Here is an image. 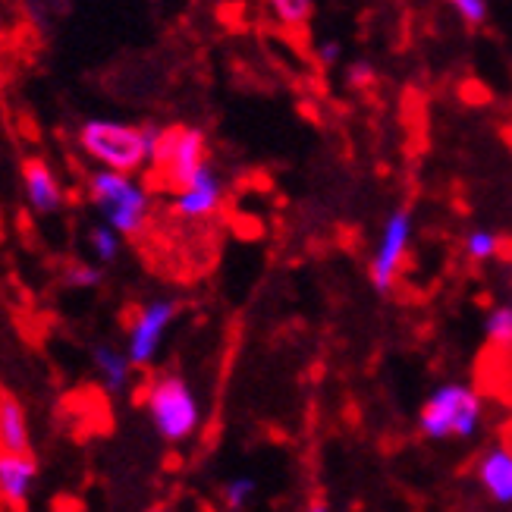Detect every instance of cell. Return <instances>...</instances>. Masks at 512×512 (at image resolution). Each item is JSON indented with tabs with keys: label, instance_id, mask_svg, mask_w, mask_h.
<instances>
[{
	"label": "cell",
	"instance_id": "cell-5",
	"mask_svg": "<svg viewBox=\"0 0 512 512\" xmlns=\"http://www.w3.org/2000/svg\"><path fill=\"white\" fill-rule=\"evenodd\" d=\"M208 164H211V151H208L205 132L198 126L176 123V126L161 129L148 173H151L154 186H161L164 192L176 195L180 189H186Z\"/></svg>",
	"mask_w": 512,
	"mask_h": 512
},
{
	"label": "cell",
	"instance_id": "cell-18",
	"mask_svg": "<svg viewBox=\"0 0 512 512\" xmlns=\"http://www.w3.org/2000/svg\"><path fill=\"white\" fill-rule=\"evenodd\" d=\"M104 271L98 261H73L63 267V286L66 289H98Z\"/></svg>",
	"mask_w": 512,
	"mask_h": 512
},
{
	"label": "cell",
	"instance_id": "cell-16",
	"mask_svg": "<svg viewBox=\"0 0 512 512\" xmlns=\"http://www.w3.org/2000/svg\"><path fill=\"white\" fill-rule=\"evenodd\" d=\"M484 337L491 340L494 349H503L512 355V302L494 305L484 318Z\"/></svg>",
	"mask_w": 512,
	"mask_h": 512
},
{
	"label": "cell",
	"instance_id": "cell-13",
	"mask_svg": "<svg viewBox=\"0 0 512 512\" xmlns=\"http://www.w3.org/2000/svg\"><path fill=\"white\" fill-rule=\"evenodd\" d=\"M92 365H95V374L98 381L107 393H123L129 390L132 384V359L126 355V349L120 346H110V343H98L92 349Z\"/></svg>",
	"mask_w": 512,
	"mask_h": 512
},
{
	"label": "cell",
	"instance_id": "cell-14",
	"mask_svg": "<svg viewBox=\"0 0 512 512\" xmlns=\"http://www.w3.org/2000/svg\"><path fill=\"white\" fill-rule=\"evenodd\" d=\"M261 7L283 29H305L315 16V0H261Z\"/></svg>",
	"mask_w": 512,
	"mask_h": 512
},
{
	"label": "cell",
	"instance_id": "cell-9",
	"mask_svg": "<svg viewBox=\"0 0 512 512\" xmlns=\"http://www.w3.org/2000/svg\"><path fill=\"white\" fill-rule=\"evenodd\" d=\"M475 478L487 500L497 506H512V437H500L494 447L478 456Z\"/></svg>",
	"mask_w": 512,
	"mask_h": 512
},
{
	"label": "cell",
	"instance_id": "cell-10",
	"mask_svg": "<svg viewBox=\"0 0 512 512\" xmlns=\"http://www.w3.org/2000/svg\"><path fill=\"white\" fill-rule=\"evenodd\" d=\"M22 189H26V202L35 214H57L66 202L57 173L41 158H29L22 164Z\"/></svg>",
	"mask_w": 512,
	"mask_h": 512
},
{
	"label": "cell",
	"instance_id": "cell-1",
	"mask_svg": "<svg viewBox=\"0 0 512 512\" xmlns=\"http://www.w3.org/2000/svg\"><path fill=\"white\" fill-rule=\"evenodd\" d=\"M161 126H136L123 120L95 117L79 126V148L88 161H95L101 170H117L136 176L148 170L154 145H158Z\"/></svg>",
	"mask_w": 512,
	"mask_h": 512
},
{
	"label": "cell",
	"instance_id": "cell-20",
	"mask_svg": "<svg viewBox=\"0 0 512 512\" xmlns=\"http://www.w3.org/2000/svg\"><path fill=\"white\" fill-rule=\"evenodd\" d=\"M447 4L453 7V13L465 22L469 29H481L487 22V0H447Z\"/></svg>",
	"mask_w": 512,
	"mask_h": 512
},
{
	"label": "cell",
	"instance_id": "cell-19",
	"mask_svg": "<svg viewBox=\"0 0 512 512\" xmlns=\"http://www.w3.org/2000/svg\"><path fill=\"white\" fill-rule=\"evenodd\" d=\"M465 255H469V261H494L500 255V236L491 233V230H472L469 236H465Z\"/></svg>",
	"mask_w": 512,
	"mask_h": 512
},
{
	"label": "cell",
	"instance_id": "cell-22",
	"mask_svg": "<svg viewBox=\"0 0 512 512\" xmlns=\"http://www.w3.org/2000/svg\"><path fill=\"white\" fill-rule=\"evenodd\" d=\"M315 57H318V63L321 66H333L340 57H343V44L337 41V38H321L318 44H315Z\"/></svg>",
	"mask_w": 512,
	"mask_h": 512
},
{
	"label": "cell",
	"instance_id": "cell-2",
	"mask_svg": "<svg viewBox=\"0 0 512 512\" xmlns=\"http://www.w3.org/2000/svg\"><path fill=\"white\" fill-rule=\"evenodd\" d=\"M88 202L101 214V224L114 227L123 239H136L145 233L151 220V192L136 176L117 170H92L88 173Z\"/></svg>",
	"mask_w": 512,
	"mask_h": 512
},
{
	"label": "cell",
	"instance_id": "cell-4",
	"mask_svg": "<svg viewBox=\"0 0 512 512\" xmlns=\"http://www.w3.org/2000/svg\"><path fill=\"white\" fill-rule=\"evenodd\" d=\"M142 406L154 434L167 443H183L202 428V403H198L192 384L176 371L151 377L142 396Z\"/></svg>",
	"mask_w": 512,
	"mask_h": 512
},
{
	"label": "cell",
	"instance_id": "cell-25",
	"mask_svg": "<svg viewBox=\"0 0 512 512\" xmlns=\"http://www.w3.org/2000/svg\"><path fill=\"white\" fill-rule=\"evenodd\" d=\"M506 142H509V151H512V129H506Z\"/></svg>",
	"mask_w": 512,
	"mask_h": 512
},
{
	"label": "cell",
	"instance_id": "cell-11",
	"mask_svg": "<svg viewBox=\"0 0 512 512\" xmlns=\"http://www.w3.org/2000/svg\"><path fill=\"white\" fill-rule=\"evenodd\" d=\"M38 481V462L32 453H0V500L22 509Z\"/></svg>",
	"mask_w": 512,
	"mask_h": 512
},
{
	"label": "cell",
	"instance_id": "cell-21",
	"mask_svg": "<svg viewBox=\"0 0 512 512\" xmlns=\"http://www.w3.org/2000/svg\"><path fill=\"white\" fill-rule=\"evenodd\" d=\"M371 82H374V66L368 60H355L346 66V85L355 88V92H359V88H368Z\"/></svg>",
	"mask_w": 512,
	"mask_h": 512
},
{
	"label": "cell",
	"instance_id": "cell-6",
	"mask_svg": "<svg viewBox=\"0 0 512 512\" xmlns=\"http://www.w3.org/2000/svg\"><path fill=\"white\" fill-rule=\"evenodd\" d=\"M412 208L409 205H399L387 214L381 236H377V246L368 264V280L381 296H390L393 286L399 280L409 258V242H412Z\"/></svg>",
	"mask_w": 512,
	"mask_h": 512
},
{
	"label": "cell",
	"instance_id": "cell-24",
	"mask_svg": "<svg viewBox=\"0 0 512 512\" xmlns=\"http://www.w3.org/2000/svg\"><path fill=\"white\" fill-rule=\"evenodd\" d=\"M148 512H170V509H167V506H151Z\"/></svg>",
	"mask_w": 512,
	"mask_h": 512
},
{
	"label": "cell",
	"instance_id": "cell-15",
	"mask_svg": "<svg viewBox=\"0 0 512 512\" xmlns=\"http://www.w3.org/2000/svg\"><path fill=\"white\" fill-rule=\"evenodd\" d=\"M258 497V481L252 475H233L220 487V500H224L227 512H246Z\"/></svg>",
	"mask_w": 512,
	"mask_h": 512
},
{
	"label": "cell",
	"instance_id": "cell-17",
	"mask_svg": "<svg viewBox=\"0 0 512 512\" xmlns=\"http://www.w3.org/2000/svg\"><path fill=\"white\" fill-rule=\"evenodd\" d=\"M88 249H92L98 264H114L120 258V249H123V236L114 227L98 224V227L88 230Z\"/></svg>",
	"mask_w": 512,
	"mask_h": 512
},
{
	"label": "cell",
	"instance_id": "cell-8",
	"mask_svg": "<svg viewBox=\"0 0 512 512\" xmlns=\"http://www.w3.org/2000/svg\"><path fill=\"white\" fill-rule=\"evenodd\" d=\"M224 195H227L224 180H220V173L214 170V164H208L186 189H180L173 195L170 211L180 220L198 224V220H208V217H214L220 211V205H224Z\"/></svg>",
	"mask_w": 512,
	"mask_h": 512
},
{
	"label": "cell",
	"instance_id": "cell-12",
	"mask_svg": "<svg viewBox=\"0 0 512 512\" xmlns=\"http://www.w3.org/2000/svg\"><path fill=\"white\" fill-rule=\"evenodd\" d=\"M0 453H32V431L19 396L0 387Z\"/></svg>",
	"mask_w": 512,
	"mask_h": 512
},
{
	"label": "cell",
	"instance_id": "cell-7",
	"mask_svg": "<svg viewBox=\"0 0 512 512\" xmlns=\"http://www.w3.org/2000/svg\"><path fill=\"white\" fill-rule=\"evenodd\" d=\"M176 315H180V302L170 296L148 299L136 308L129 327H126V355L136 368H148L167 340V330L173 327Z\"/></svg>",
	"mask_w": 512,
	"mask_h": 512
},
{
	"label": "cell",
	"instance_id": "cell-23",
	"mask_svg": "<svg viewBox=\"0 0 512 512\" xmlns=\"http://www.w3.org/2000/svg\"><path fill=\"white\" fill-rule=\"evenodd\" d=\"M305 512H333L330 509V503H327V497H315L308 506H305Z\"/></svg>",
	"mask_w": 512,
	"mask_h": 512
},
{
	"label": "cell",
	"instance_id": "cell-3",
	"mask_svg": "<svg viewBox=\"0 0 512 512\" xmlns=\"http://www.w3.org/2000/svg\"><path fill=\"white\" fill-rule=\"evenodd\" d=\"M484 428V399L472 384H440L418 409V431L428 440H472Z\"/></svg>",
	"mask_w": 512,
	"mask_h": 512
}]
</instances>
